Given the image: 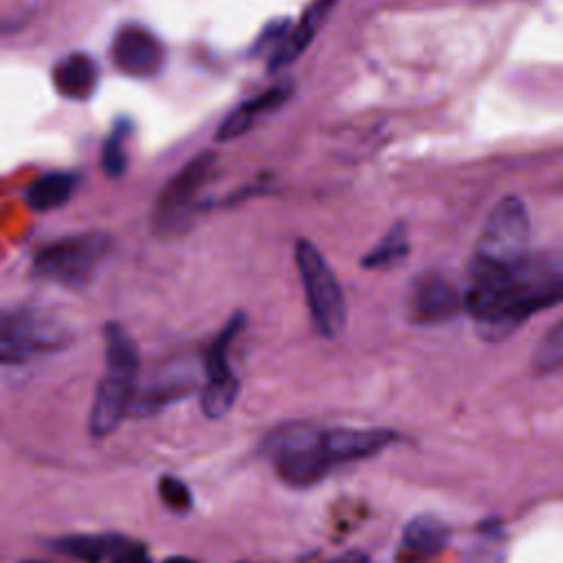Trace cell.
Wrapping results in <instances>:
<instances>
[{"label": "cell", "instance_id": "obj_15", "mask_svg": "<svg viewBox=\"0 0 563 563\" xmlns=\"http://www.w3.org/2000/svg\"><path fill=\"white\" fill-rule=\"evenodd\" d=\"M99 84V68L86 53H68L53 66L55 90L70 101H86Z\"/></svg>", "mask_w": 563, "mask_h": 563}, {"label": "cell", "instance_id": "obj_6", "mask_svg": "<svg viewBox=\"0 0 563 563\" xmlns=\"http://www.w3.org/2000/svg\"><path fill=\"white\" fill-rule=\"evenodd\" d=\"M528 238L530 220L523 200L506 196L488 213L473 260L499 268H515L526 262Z\"/></svg>", "mask_w": 563, "mask_h": 563}, {"label": "cell", "instance_id": "obj_16", "mask_svg": "<svg viewBox=\"0 0 563 563\" xmlns=\"http://www.w3.org/2000/svg\"><path fill=\"white\" fill-rule=\"evenodd\" d=\"M75 187H77V174L48 172L29 185L24 198L33 211H53L70 200Z\"/></svg>", "mask_w": 563, "mask_h": 563}, {"label": "cell", "instance_id": "obj_5", "mask_svg": "<svg viewBox=\"0 0 563 563\" xmlns=\"http://www.w3.org/2000/svg\"><path fill=\"white\" fill-rule=\"evenodd\" d=\"M264 451L271 455L277 475L288 486H314L334 466L321 444V429L310 424H286L275 429Z\"/></svg>", "mask_w": 563, "mask_h": 563}, {"label": "cell", "instance_id": "obj_22", "mask_svg": "<svg viewBox=\"0 0 563 563\" xmlns=\"http://www.w3.org/2000/svg\"><path fill=\"white\" fill-rule=\"evenodd\" d=\"M158 497L163 506L176 515H185L194 506V495L189 486L176 475H163L158 479Z\"/></svg>", "mask_w": 563, "mask_h": 563}, {"label": "cell", "instance_id": "obj_4", "mask_svg": "<svg viewBox=\"0 0 563 563\" xmlns=\"http://www.w3.org/2000/svg\"><path fill=\"white\" fill-rule=\"evenodd\" d=\"M295 264L314 328L328 339L339 336L345 328L347 308L334 271L321 251L303 238L295 242Z\"/></svg>", "mask_w": 563, "mask_h": 563}, {"label": "cell", "instance_id": "obj_25", "mask_svg": "<svg viewBox=\"0 0 563 563\" xmlns=\"http://www.w3.org/2000/svg\"><path fill=\"white\" fill-rule=\"evenodd\" d=\"M165 563H196V561H191L187 556H169Z\"/></svg>", "mask_w": 563, "mask_h": 563}, {"label": "cell", "instance_id": "obj_27", "mask_svg": "<svg viewBox=\"0 0 563 563\" xmlns=\"http://www.w3.org/2000/svg\"><path fill=\"white\" fill-rule=\"evenodd\" d=\"M240 563H246V561H240Z\"/></svg>", "mask_w": 563, "mask_h": 563}, {"label": "cell", "instance_id": "obj_3", "mask_svg": "<svg viewBox=\"0 0 563 563\" xmlns=\"http://www.w3.org/2000/svg\"><path fill=\"white\" fill-rule=\"evenodd\" d=\"M110 251V235L86 231L46 244L33 260V275L64 288H84Z\"/></svg>", "mask_w": 563, "mask_h": 563}, {"label": "cell", "instance_id": "obj_8", "mask_svg": "<svg viewBox=\"0 0 563 563\" xmlns=\"http://www.w3.org/2000/svg\"><path fill=\"white\" fill-rule=\"evenodd\" d=\"M216 165L213 152H200L187 165H183L163 187L154 207V227L161 233L180 229L191 213L198 194L207 185Z\"/></svg>", "mask_w": 563, "mask_h": 563}, {"label": "cell", "instance_id": "obj_12", "mask_svg": "<svg viewBox=\"0 0 563 563\" xmlns=\"http://www.w3.org/2000/svg\"><path fill=\"white\" fill-rule=\"evenodd\" d=\"M396 440L389 429H321V444L332 466L376 455Z\"/></svg>", "mask_w": 563, "mask_h": 563}, {"label": "cell", "instance_id": "obj_24", "mask_svg": "<svg viewBox=\"0 0 563 563\" xmlns=\"http://www.w3.org/2000/svg\"><path fill=\"white\" fill-rule=\"evenodd\" d=\"M328 563H369V556L365 552H361V550H347V552L334 556Z\"/></svg>", "mask_w": 563, "mask_h": 563}, {"label": "cell", "instance_id": "obj_21", "mask_svg": "<svg viewBox=\"0 0 563 563\" xmlns=\"http://www.w3.org/2000/svg\"><path fill=\"white\" fill-rule=\"evenodd\" d=\"M532 367L537 374H550L563 367V319L537 345Z\"/></svg>", "mask_w": 563, "mask_h": 563}, {"label": "cell", "instance_id": "obj_20", "mask_svg": "<svg viewBox=\"0 0 563 563\" xmlns=\"http://www.w3.org/2000/svg\"><path fill=\"white\" fill-rule=\"evenodd\" d=\"M132 134V125L130 121H117L112 132L108 134L103 150H101V165L103 172L112 178L121 176L128 167V150H125V141Z\"/></svg>", "mask_w": 563, "mask_h": 563}, {"label": "cell", "instance_id": "obj_26", "mask_svg": "<svg viewBox=\"0 0 563 563\" xmlns=\"http://www.w3.org/2000/svg\"><path fill=\"white\" fill-rule=\"evenodd\" d=\"M24 563H44V561H24Z\"/></svg>", "mask_w": 563, "mask_h": 563}, {"label": "cell", "instance_id": "obj_2", "mask_svg": "<svg viewBox=\"0 0 563 563\" xmlns=\"http://www.w3.org/2000/svg\"><path fill=\"white\" fill-rule=\"evenodd\" d=\"M563 301V273L541 271L521 262L497 301V306L477 319L479 336L486 341H499L521 328V323L545 308Z\"/></svg>", "mask_w": 563, "mask_h": 563}, {"label": "cell", "instance_id": "obj_13", "mask_svg": "<svg viewBox=\"0 0 563 563\" xmlns=\"http://www.w3.org/2000/svg\"><path fill=\"white\" fill-rule=\"evenodd\" d=\"M292 95V81L290 79H284V81H277L273 84L271 88H266L264 92L242 101L240 106H235L224 119L222 123L218 125V132H216V139L218 141H233L242 134H246L255 123L257 119L271 114L273 110L282 108L286 103V99Z\"/></svg>", "mask_w": 563, "mask_h": 563}, {"label": "cell", "instance_id": "obj_23", "mask_svg": "<svg viewBox=\"0 0 563 563\" xmlns=\"http://www.w3.org/2000/svg\"><path fill=\"white\" fill-rule=\"evenodd\" d=\"M110 563H152V556L141 541H128L121 537L110 554Z\"/></svg>", "mask_w": 563, "mask_h": 563}, {"label": "cell", "instance_id": "obj_9", "mask_svg": "<svg viewBox=\"0 0 563 563\" xmlns=\"http://www.w3.org/2000/svg\"><path fill=\"white\" fill-rule=\"evenodd\" d=\"M59 345L62 332L44 317L29 310H0V363H22Z\"/></svg>", "mask_w": 563, "mask_h": 563}, {"label": "cell", "instance_id": "obj_17", "mask_svg": "<svg viewBox=\"0 0 563 563\" xmlns=\"http://www.w3.org/2000/svg\"><path fill=\"white\" fill-rule=\"evenodd\" d=\"M449 526L431 515H422L411 519L405 526L402 532V543L409 552L418 554V556H433L438 552H442L449 543Z\"/></svg>", "mask_w": 563, "mask_h": 563}, {"label": "cell", "instance_id": "obj_18", "mask_svg": "<svg viewBox=\"0 0 563 563\" xmlns=\"http://www.w3.org/2000/svg\"><path fill=\"white\" fill-rule=\"evenodd\" d=\"M121 537L112 534H73L66 539H59L57 548L84 563H101L103 559H110Z\"/></svg>", "mask_w": 563, "mask_h": 563}, {"label": "cell", "instance_id": "obj_1", "mask_svg": "<svg viewBox=\"0 0 563 563\" xmlns=\"http://www.w3.org/2000/svg\"><path fill=\"white\" fill-rule=\"evenodd\" d=\"M106 372L97 385L88 427L95 438H106L123 422L134 400V380L139 372V350L134 339L119 325L103 330Z\"/></svg>", "mask_w": 563, "mask_h": 563}, {"label": "cell", "instance_id": "obj_7", "mask_svg": "<svg viewBox=\"0 0 563 563\" xmlns=\"http://www.w3.org/2000/svg\"><path fill=\"white\" fill-rule=\"evenodd\" d=\"M244 325H246V314L235 312L207 350V361H205L207 378L200 391V407L207 418H224L238 400L240 380L231 367L229 352H231V343L240 336Z\"/></svg>", "mask_w": 563, "mask_h": 563}, {"label": "cell", "instance_id": "obj_19", "mask_svg": "<svg viewBox=\"0 0 563 563\" xmlns=\"http://www.w3.org/2000/svg\"><path fill=\"white\" fill-rule=\"evenodd\" d=\"M409 242H407V229L402 224L391 227L383 240L363 257L365 268H387L407 257Z\"/></svg>", "mask_w": 563, "mask_h": 563}, {"label": "cell", "instance_id": "obj_10", "mask_svg": "<svg viewBox=\"0 0 563 563\" xmlns=\"http://www.w3.org/2000/svg\"><path fill=\"white\" fill-rule=\"evenodd\" d=\"M110 55L112 64L132 77H152L165 64L163 42L139 22H128L117 29Z\"/></svg>", "mask_w": 563, "mask_h": 563}, {"label": "cell", "instance_id": "obj_14", "mask_svg": "<svg viewBox=\"0 0 563 563\" xmlns=\"http://www.w3.org/2000/svg\"><path fill=\"white\" fill-rule=\"evenodd\" d=\"M336 0H314L303 13L301 18L288 26L286 35L282 37V42L277 44V48L271 53L268 57V70H279L288 64H292L314 40L317 31L321 29V24L325 22V18L330 15V11L334 9Z\"/></svg>", "mask_w": 563, "mask_h": 563}, {"label": "cell", "instance_id": "obj_11", "mask_svg": "<svg viewBox=\"0 0 563 563\" xmlns=\"http://www.w3.org/2000/svg\"><path fill=\"white\" fill-rule=\"evenodd\" d=\"M460 310H464V295L438 273L420 275L409 288L407 312L416 323H444L457 317Z\"/></svg>", "mask_w": 563, "mask_h": 563}]
</instances>
